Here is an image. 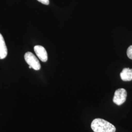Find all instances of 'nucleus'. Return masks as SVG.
Here are the masks:
<instances>
[{"instance_id":"2","label":"nucleus","mask_w":132,"mask_h":132,"mask_svg":"<svg viewBox=\"0 0 132 132\" xmlns=\"http://www.w3.org/2000/svg\"><path fill=\"white\" fill-rule=\"evenodd\" d=\"M24 58L28 65L34 70L38 71L41 69V65L37 57L32 52H26L24 55Z\"/></svg>"},{"instance_id":"7","label":"nucleus","mask_w":132,"mask_h":132,"mask_svg":"<svg viewBox=\"0 0 132 132\" xmlns=\"http://www.w3.org/2000/svg\"><path fill=\"white\" fill-rule=\"evenodd\" d=\"M127 55L128 58L132 60V45L128 48L127 51Z\"/></svg>"},{"instance_id":"3","label":"nucleus","mask_w":132,"mask_h":132,"mask_svg":"<svg viewBox=\"0 0 132 132\" xmlns=\"http://www.w3.org/2000/svg\"><path fill=\"white\" fill-rule=\"evenodd\" d=\"M127 97V92L124 89H118L116 90L113 98V102L118 105L123 104Z\"/></svg>"},{"instance_id":"4","label":"nucleus","mask_w":132,"mask_h":132,"mask_svg":"<svg viewBox=\"0 0 132 132\" xmlns=\"http://www.w3.org/2000/svg\"><path fill=\"white\" fill-rule=\"evenodd\" d=\"M34 51L39 59L44 62L47 61L48 57L46 49L40 45L35 46L34 47Z\"/></svg>"},{"instance_id":"9","label":"nucleus","mask_w":132,"mask_h":132,"mask_svg":"<svg viewBox=\"0 0 132 132\" xmlns=\"http://www.w3.org/2000/svg\"><path fill=\"white\" fill-rule=\"evenodd\" d=\"M29 69H31V67L30 66H29Z\"/></svg>"},{"instance_id":"1","label":"nucleus","mask_w":132,"mask_h":132,"mask_svg":"<svg viewBox=\"0 0 132 132\" xmlns=\"http://www.w3.org/2000/svg\"><path fill=\"white\" fill-rule=\"evenodd\" d=\"M91 128L94 132H115L116 129L112 124L101 118H96L92 121Z\"/></svg>"},{"instance_id":"5","label":"nucleus","mask_w":132,"mask_h":132,"mask_svg":"<svg viewBox=\"0 0 132 132\" xmlns=\"http://www.w3.org/2000/svg\"><path fill=\"white\" fill-rule=\"evenodd\" d=\"M8 51L4 38L0 33V59H4L7 55Z\"/></svg>"},{"instance_id":"8","label":"nucleus","mask_w":132,"mask_h":132,"mask_svg":"<svg viewBox=\"0 0 132 132\" xmlns=\"http://www.w3.org/2000/svg\"><path fill=\"white\" fill-rule=\"evenodd\" d=\"M37 1L44 5H49V3H50L49 0H37Z\"/></svg>"},{"instance_id":"6","label":"nucleus","mask_w":132,"mask_h":132,"mask_svg":"<svg viewBox=\"0 0 132 132\" xmlns=\"http://www.w3.org/2000/svg\"><path fill=\"white\" fill-rule=\"evenodd\" d=\"M121 79L124 81L132 80V69L124 68L120 74Z\"/></svg>"}]
</instances>
